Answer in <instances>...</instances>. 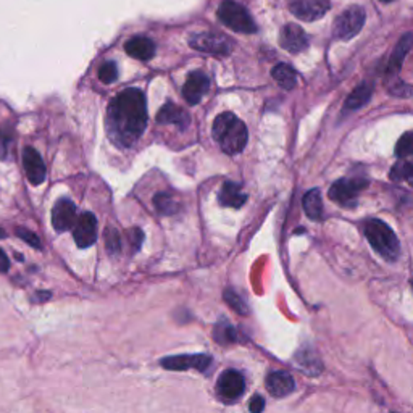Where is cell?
I'll use <instances>...</instances> for the list:
<instances>
[{
  "mask_svg": "<svg viewBox=\"0 0 413 413\" xmlns=\"http://www.w3.org/2000/svg\"><path fill=\"white\" fill-rule=\"evenodd\" d=\"M147 126V103L139 89H126L108 106V132L121 147H131Z\"/></svg>",
  "mask_w": 413,
  "mask_h": 413,
  "instance_id": "1",
  "label": "cell"
},
{
  "mask_svg": "<svg viewBox=\"0 0 413 413\" xmlns=\"http://www.w3.org/2000/svg\"><path fill=\"white\" fill-rule=\"evenodd\" d=\"M213 137L225 154H241L249 139L247 126L234 113H221L213 121Z\"/></svg>",
  "mask_w": 413,
  "mask_h": 413,
  "instance_id": "2",
  "label": "cell"
},
{
  "mask_svg": "<svg viewBox=\"0 0 413 413\" xmlns=\"http://www.w3.org/2000/svg\"><path fill=\"white\" fill-rule=\"evenodd\" d=\"M365 236L371 244V247H373L383 259L394 261L399 257V254H400L399 239L385 221L376 220V218H371L366 221Z\"/></svg>",
  "mask_w": 413,
  "mask_h": 413,
  "instance_id": "3",
  "label": "cell"
},
{
  "mask_svg": "<svg viewBox=\"0 0 413 413\" xmlns=\"http://www.w3.org/2000/svg\"><path fill=\"white\" fill-rule=\"evenodd\" d=\"M218 18L223 25L236 33L242 34H254L257 31V25H255L252 16L249 11L239 5L234 0H225L218 9Z\"/></svg>",
  "mask_w": 413,
  "mask_h": 413,
  "instance_id": "4",
  "label": "cell"
},
{
  "mask_svg": "<svg viewBox=\"0 0 413 413\" xmlns=\"http://www.w3.org/2000/svg\"><path fill=\"white\" fill-rule=\"evenodd\" d=\"M368 186V179L365 178H342L329 188V199L337 202L342 207H356L358 194Z\"/></svg>",
  "mask_w": 413,
  "mask_h": 413,
  "instance_id": "5",
  "label": "cell"
},
{
  "mask_svg": "<svg viewBox=\"0 0 413 413\" xmlns=\"http://www.w3.org/2000/svg\"><path fill=\"white\" fill-rule=\"evenodd\" d=\"M365 25V10L360 5H352L337 16L333 26L334 38L347 40L356 38Z\"/></svg>",
  "mask_w": 413,
  "mask_h": 413,
  "instance_id": "6",
  "label": "cell"
},
{
  "mask_svg": "<svg viewBox=\"0 0 413 413\" xmlns=\"http://www.w3.org/2000/svg\"><path fill=\"white\" fill-rule=\"evenodd\" d=\"M191 47L205 54L228 55L232 49V40L220 33H197L189 38Z\"/></svg>",
  "mask_w": 413,
  "mask_h": 413,
  "instance_id": "7",
  "label": "cell"
},
{
  "mask_svg": "<svg viewBox=\"0 0 413 413\" xmlns=\"http://www.w3.org/2000/svg\"><path fill=\"white\" fill-rule=\"evenodd\" d=\"M246 389V381L244 376L236 370H226L221 373L217 383V391L220 397L225 402H232V400L239 399Z\"/></svg>",
  "mask_w": 413,
  "mask_h": 413,
  "instance_id": "8",
  "label": "cell"
},
{
  "mask_svg": "<svg viewBox=\"0 0 413 413\" xmlns=\"http://www.w3.org/2000/svg\"><path fill=\"white\" fill-rule=\"evenodd\" d=\"M289 10L304 21H317L328 13L329 0H289Z\"/></svg>",
  "mask_w": 413,
  "mask_h": 413,
  "instance_id": "9",
  "label": "cell"
},
{
  "mask_svg": "<svg viewBox=\"0 0 413 413\" xmlns=\"http://www.w3.org/2000/svg\"><path fill=\"white\" fill-rule=\"evenodd\" d=\"M73 239L79 249L94 246L97 241V218L94 213L84 212L73 226Z\"/></svg>",
  "mask_w": 413,
  "mask_h": 413,
  "instance_id": "10",
  "label": "cell"
},
{
  "mask_svg": "<svg viewBox=\"0 0 413 413\" xmlns=\"http://www.w3.org/2000/svg\"><path fill=\"white\" fill-rule=\"evenodd\" d=\"M78 221L77 205L69 199H60L52 208V225L58 232L72 230Z\"/></svg>",
  "mask_w": 413,
  "mask_h": 413,
  "instance_id": "11",
  "label": "cell"
},
{
  "mask_svg": "<svg viewBox=\"0 0 413 413\" xmlns=\"http://www.w3.org/2000/svg\"><path fill=\"white\" fill-rule=\"evenodd\" d=\"M208 87H210V79L207 78L205 73L193 72L188 74V79L183 86V97L189 106H197L203 96L207 94Z\"/></svg>",
  "mask_w": 413,
  "mask_h": 413,
  "instance_id": "12",
  "label": "cell"
},
{
  "mask_svg": "<svg viewBox=\"0 0 413 413\" xmlns=\"http://www.w3.org/2000/svg\"><path fill=\"white\" fill-rule=\"evenodd\" d=\"M279 45L290 54H299L308 47V38L300 26L289 23L279 33Z\"/></svg>",
  "mask_w": 413,
  "mask_h": 413,
  "instance_id": "13",
  "label": "cell"
},
{
  "mask_svg": "<svg viewBox=\"0 0 413 413\" xmlns=\"http://www.w3.org/2000/svg\"><path fill=\"white\" fill-rule=\"evenodd\" d=\"M160 365L166 370H191L196 368L199 371H205L208 366L212 365V358L203 353H197V356H176V357H166L160 360Z\"/></svg>",
  "mask_w": 413,
  "mask_h": 413,
  "instance_id": "14",
  "label": "cell"
},
{
  "mask_svg": "<svg viewBox=\"0 0 413 413\" xmlns=\"http://www.w3.org/2000/svg\"><path fill=\"white\" fill-rule=\"evenodd\" d=\"M23 165H25V171L29 183L34 186L43 184L47 171H45V164L43 157L39 155L36 149L26 147L23 150Z\"/></svg>",
  "mask_w": 413,
  "mask_h": 413,
  "instance_id": "15",
  "label": "cell"
},
{
  "mask_svg": "<svg viewBox=\"0 0 413 413\" xmlns=\"http://www.w3.org/2000/svg\"><path fill=\"white\" fill-rule=\"evenodd\" d=\"M266 389L273 397H286L295 389V383L293 376L286 371H273L266 376Z\"/></svg>",
  "mask_w": 413,
  "mask_h": 413,
  "instance_id": "16",
  "label": "cell"
},
{
  "mask_svg": "<svg viewBox=\"0 0 413 413\" xmlns=\"http://www.w3.org/2000/svg\"><path fill=\"white\" fill-rule=\"evenodd\" d=\"M157 121L162 125H174V126H178L179 130H186L191 123V116L181 107L168 102L162 107L159 115H157Z\"/></svg>",
  "mask_w": 413,
  "mask_h": 413,
  "instance_id": "17",
  "label": "cell"
},
{
  "mask_svg": "<svg viewBox=\"0 0 413 413\" xmlns=\"http://www.w3.org/2000/svg\"><path fill=\"white\" fill-rule=\"evenodd\" d=\"M218 202L223 207L241 208L244 203L247 202V194L241 189L239 184L226 181L223 186H221V189H220Z\"/></svg>",
  "mask_w": 413,
  "mask_h": 413,
  "instance_id": "18",
  "label": "cell"
},
{
  "mask_svg": "<svg viewBox=\"0 0 413 413\" xmlns=\"http://www.w3.org/2000/svg\"><path fill=\"white\" fill-rule=\"evenodd\" d=\"M125 49L128 55H131L132 58H137V60H142V62H147L155 55L154 40L144 36L130 39L126 43Z\"/></svg>",
  "mask_w": 413,
  "mask_h": 413,
  "instance_id": "19",
  "label": "cell"
},
{
  "mask_svg": "<svg viewBox=\"0 0 413 413\" xmlns=\"http://www.w3.org/2000/svg\"><path fill=\"white\" fill-rule=\"evenodd\" d=\"M412 45H413V34L412 33L404 34L397 43V45H395V50L392 52L391 60H389L387 63V73H397L399 69L402 68L404 58L407 54H409Z\"/></svg>",
  "mask_w": 413,
  "mask_h": 413,
  "instance_id": "20",
  "label": "cell"
},
{
  "mask_svg": "<svg viewBox=\"0 0 413 413\" xmlns=\"http://www.w3.org/2000/svg\"><path fill=\"white\" fill-rule=\"evenodd\" d=\"M271 77L275 78L276 83L286 91H293L298 86V73L293 67L286 65V63H279L271 69Z\"/></svg>",
  "mask_w": 413,
  "mask_h": 413,
  "instance_id": "21",
  "label": "cell"
},
{
  "mask_svg": "<svg viewBox=\"0 0 413 413\" xmlns=\"http://www.w3.org/2000/svg\"><path fill=\"white\" fill-rule=\"evenodd\" d=\"M304 210L307 213V217L310 220L319 221L323 218V202H322V193L319 189H310L304 196Z\"/></svg>",
  "mask_w": 413,
  "mask_h": 413,
  "instance_id": "22",
  "label": "cell"
},
{
  "mask_svg": "<svg viewBox=\"0 0 413 413\" xmlns=\"http://www.w3.org/2000/svg\"><path fill=\"white\" fill-rule=\"evenodd\" d=\"M371 92H373V89H371L370 84H360L358 87H356V91H353L352 94L347 97L344 108L346 110H357L360 107H363L365 103L371 98Z\"/></svg>",
  "mask_w": 413,
  "mask_h": 413,
  "instance_id": "23",
  "label": "cell"
},
{
  "mask_svg": "<svg viewBox=\"0 0 413 413\" xmlns=\"http://www.w3.org/2000/svg\"><path fill=\"white\" fill-rule=\"evenodd\" d=\"M391 178L394 181H407L413 186V159L404 157V160L397 162L391 170Z\"/></svg>",
  "mask_w": 413,
  "mask_h": 413,
  "instance_id": "24",
  "label": "cell"
},
{
  "mask_svg": "<svg viewBox=\"0 0 413 413\" xmlns=\"http://www.w3.org/2000/svg\"><path fill=\"white\" fill-rule=\"evenodd\" d=\"M154 205L157 208V212L162 215H173L174 212H178V202L174 200V197L170 194L160 193L154 197Z\"/></svg>",
  "mask_w": 413,
  "mask_h": 413,
  "instance_id": "25",
  "label": "cell"
},
{
  "mask_svg": "<svg viewBox=\"0 0 413 413\" xmlns=\"http://www.w3.org/2000/svg\"><path fill=\"white\" fill-rule=\"evenodd\" d=\"M215 339H217L220 344H231V342H236L237 341V333L236 329L231 327L228 323H223V324H218L217 328H215Z\"/></svg>",
  "mask_w": 413,
  "mask_h": 413,
  "instance_id": "26",
  "label": "cell"
},
{
  "mask_svg": "<svg viewBox=\"0 0 413 413\" xmlns=\"http://www.w3.org/2000/svg\"><path fill=\"white\" fill-rule=\"evenodd\" d=\"M395 155H397L399 159L413 157V131H409L400 136L397 144H395Z\"/></svg>",
  "mask_w": 413,
  "mask_h": 413,
  "instance_id": "27",
  "label": "cell"
},
{
  "mask_svg": "<svg viewBox=\"0 0 413 413\" xmlns=\"http://www.w3.org/2000/svg\"><path fill=\"white\" fill-rule=\"evenodd\" d=\"M225 300L228 302V305L232 308V310H236L237 313H241V315H247L249 313V308L247 304L242 300L241 295H237L234 290H225Z\"/></svg>",
  "mask_w": 413,
  "mask_h": 413,
  "instance_id": "28",
  "label": "cell"
},
{
  "mask_svg": "<svg viewBox=\"0 0 413 413\" xmlns=\"http://www.w3.org/2000/svg\"><path fill=\"white\" fill-rule=\"evenodd\" d=\"M116 78H118V68H116L113 62L103 63V65L98 68V79H101L102 83L110 84L116 81Z\"/></svg>",
  "mask_w": 413,
  "mask_h": 413,
  "instance_id": "29",
  "label": "cell"
},
{
  "mask_svg": "<svg viewBox=\"0 0 413 413\" xmlns=\"http://www.w3.org/2000/svg\"><path fill=\"white\" fill-rule=\"evenodd\" d=\"M106 246H107V250L110 254H118L120 250H121V237L118 232H116V230H107L106 231Z\"/></svg>",
  "mask_w": 413,
  "mask_h": 413,
  "instance_id": "30",
  "label": "cell"
},
{
  "mask_svg": "<svg viewBox=\"0 0 413 413\" xmlns=\"http://www.w3.org/2000/svg\"><path fill=\"white\" fill-rule=\"evenodd\" d=\"M16 236L21 237L23 241L28 242L29 246H33L34 249H40V241H39V237L34 234V232L28 231L25 228H16Z\"/></svg>",
  "mask_w": 413,
  "mask_h": 413,
  "instance_id": "31",
  "label": "cell"
},
{
  "mask_svg": "<svg viewBox=\"0 0 413 413\" xmlns=\"http://www.w3.org/2000/svg\"><path fill=\"white\" fill-rule=\"evenodd\" d=\"M128 237H130L132 249L139 250V247H141V244H142V239H144L142 231L141 230H131L130 232H128Z\"/></svg>",
  "mask_w": 413,
  "mask_h": 413,
  "instance_id": "32",
  "label": "cell"
},
{
  "mask_svg": "<svg viewBox=\"0 0 413 413\" xmlns=\"http://www.w3.org/2000/svg\"><path fill=\"white\" fill-rule=\"evenodd\" d=\"M264 409H265L264 397H260V395H254L252 400H250V404H249V410L252 413H260Z\"/></svg>",
  "mask_w": 413,
  "mask_h": 413,
  "instance_id": "33",
  "label": "cell"
},
{
  "mask_svg": "<svg viewBox=\"0 0 413 413\" xmlns=\"http://www.w3.org/2000/svg\"><path fill=\"white\" fill-rule=\"evenodd\" d=\"M10 268V261L7 259V255L2 249H0V273H7Z\"/></svg>",
  "mask_w": 413,
  "mask_h": 413,
  "instance_id": "34",
  "label": "cell"
},
{
  "mask_svg": "<svg viewBox=\"0 0 413 413\" xmlns=\"http://www.w3.org/2000/svg\"><path fill=\"white\" fill-rule=\"evenodd\" d=\"M2 237H5V232L2 230H0V239H2Z\"/></svg>",
  "mask_w": 413,
  "mask_h": 413,
  "instance_id": "35",
  "label": "cell"
},
{
  "mask_svg": "<svg viewBox=\"0 0 413 413\" xmlns=\"http://www.w3.org/2000/svg\"><path fill=\"white\" fill-rule=\"evenodd\" d=\"M381 2H385V4H389V2H394V0H381Z\"/></svg>",
  "mask_w": 413,
  "mask_h": 413,
  "instance_id": "36",
  "label": "cell"
},
{
  "mask_svg": "<svg viewBox=\"0 0 413 413\" xmlns=\"http://www.w3.org/2000/svg\"><path fill=\"white\" fill-rule=\"evenodd\" d=\"M410 284H412V290H413V279L410 281Z\"/></svg>",
  "mask_w": 413,
  "mask_h": 413,
  "instance_id": "37",
  "label": "cell"
}]
</instances>
